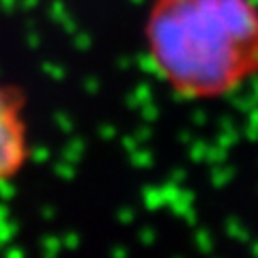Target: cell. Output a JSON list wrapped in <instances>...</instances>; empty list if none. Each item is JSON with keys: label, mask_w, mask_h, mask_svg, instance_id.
<instances>
[{"label": "cell", "mask_w": 258, "mask_h": 258, "mask_svg": "<svg viewBox=\"0 0 258 258\" xmlns=\"http://www.w3.org/2000/svg\"><path fill=\"white\" fill-rule=\"evenodd\" d=\"M153 71L185 97H215L258 69L252 0H153L144 22Z\"/></svg>", "instance_id": "1"}, {"label": "cell", "mask_w": 258, "mask_h": 258, "mask_svg": "<svg viewBox=\"0 0 258 258\" xmlns=\"http://www.w3.org/2000/svg\"><path fill=\"white\" fill-rule=\"evenodd\" d=\"M32 157L28 103L22 88L0 82V189L26 170Z\"/></svg>", "instance_id": "2"}]
</instances>
